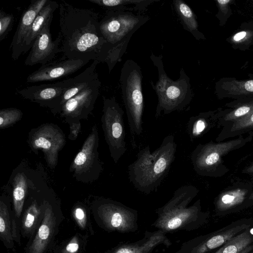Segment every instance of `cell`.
Masks as SVG:
<instances>
[{"label": "cell", "instance_id": "obj_1", "mask_svg": "<svg viewBox=\"0 0 253 253\" xmlns=\"http://www.w3.org/2000/svg\"><path fill=\"white\" fill-rule=\"evenodd\" d=\"M60 48L66 59L95 60L106 43L99 28V14L74 7L64 0L59 3Z\"/></svg>", "mask_w": 253, "mask_h": 253}, {"label": "cell", "instance_id": "obj_2", "mask_svg": "<svg viewBox=\"0 0 253 253\" xmlns=\"http://www.w3.org/2000/svg\"><path fill=\"white\" fill-rule=\"evenodd\" d=\"M176 149L174 137L169 134L153 152L149 145L140 150L136 159L128 166L129 182L142 193L149 194L156 191L169 171Z\"/></svg>", "mask_w": 253, "mask_h": 253}, {"label": "cell", "instance_id": "obj_3", "mask_svg": "<svg viewBox=\"0 0 253 253\" xmlns=\"http://www.w3.org/2000/svg\"><path fill=\"white\" fill-rule=\"evenodd\" d=\"M148 17L131 11H107L100 21L99 28L106 43L98 56L99 62H105L110 73L121 60L132 35L149 20Z\"/></svg>", "mask_w": 253, "mask_h": 253}, {"label": "cell", "instance_id": "obj_4", "mask_svg": "<svg viewBox=\"0 0 253 253\" xmlns=\"http://www.w3.org/2000/svg\"><path fill=\"white\" fill-rule=\"evenodd\" d=\"M150 58L158 71V81L155 85L151 84L158 96V102L155 117H159L163 112L168 114L174 111L184 110L192 99L190 79L181 68L180 77L173 81L166 74L162 61V56L151 53Z\"/></svg>", "mask_w": 253, "mask_h": 253}, {"label": "cell", "instance_id": "obj_5", "mask_svg": "<svg viewBox=\"0 0 253 253\" xmlns=\"http://www.w3.org/2000/svg\"><path fill=\"white\" fill-rule=\"evenodd\" d=\"M142 80L140 67L131 59L126 60L121 69L120 82L133 148L136 147L135 137L143 131Z\"/></svg>", "mask_w": 253, "mask_h": 253}, {"label": "cell", "instance_id": "obj_6", "mask_svg": "<svg viewBox=\"0 0 253 253\" xmlns=\"http://www.w3.org/2000/svg\"><path fill=\"white\" fill-rule=\"evenodd\" d=\"M253 133L241 135L227 141L199 144L192 151L191 160L195 172L200 175L221 177L229 169L224 164L223 157L232 151L239 149L252 141Z\"/></svg>", "mask_w": 253, "mask_h": 253}, {"label": "cell", "instance_id": "obj_7", "mask_svg": "<svg viewBox=\"0 0 253 253\" xmlns=\"http://www.w3.org/2000/svg\"><path fill=\"white\" fill-rule=\"evenodd\" d=\"M198 192L197 188L192 185L178 188L171 199L159 210L160 226L167 230L177 229L188 219L197 217L200 211V200L189 207L187 206Z\"/></svg>", "mask_w": 253, "mask_h": 253}, {"label": "cell", "instance_id": "obj_8", "mask_svg": "<svg viewBox=\"0 0 253 253\" xmlns=\"http://www.w3.org/2000/svg\"><path fill=\"white\" fill-rule=\"evenodd\" d=\"M101 123L110 155L115 164L126 151L124 112L115 97L103 96Z\"/></svg>", "mask_w": 253, "mask_h": 253}, {"label": "cell", "instance_id": "obj_9", "mask_svg": "<svg viewBox=\"0 0 253 253\" xmlns=\"http://www.w3.org/2000/svg\"><path fill=\"white\" fill-rule=\"evenodd\" d=\"M98 142L97 128L94 126L71 166L70 169L77 180L87 182L98 178L102 170L97 151Z\"/></svg>", "mask_w": 253, "mask_h": 253}, {"label": "cell", "instance_id": "obj_10", "mask_svg": "<svg viewBox=\"0 0 253 253\" xmlns=\"http://www.w3.org/2000/svg\"><path fill=\"white\" fill-rule=\"evenodd\" d=\"M101 82L95 78L84 89L68 100L62 106L60 114L69 124L80 123L86 119L94 108L99 94Z\"/></svg>", "mask_w": 253, "mask_h": 253}, {"label": "cell", "instance_id": "obj_11", "mask_svg": "<svg viewBox=\"0 0 253 253\" xmlns=\"http://www.w3.org/2000/svg\"><path fill=\"white\" fill-rule=\"evenodd\" d=\"M75 77L55 83L27 86L16 93L24 99L49 108L51 111L59 113V106L64 92L75 83Z\"/></svg>", "mask_w": 253, "mask_h": 253}, {"label": "cell", "instance_id": "obj_12", "mask_svg": "<svg viewBox=\"0 0 253 253\" xmlns=\"http://www.w3.org/2000/svg\"><path fill=\"white\" fill-rule=\"evenodd\" d=\"M30 142L32 148L42 150L50 168L56 165L58 153L65 144L62 132L51 125L42 126L32 134Z\"/></svg>", "mask_w": 253, "mask_h": 253}, {"label": "cell", "instance_id": "obj_13", "mask_svg": "<svg viewBox=\"0 0 253 253\" xmlns=\"http://www.w3.org/2000/svg\"><path fill=\"white\" fill-rule=\"evenodd\" d=\"M50 24H47L37 36L25 60V65H45L51 62L57 53L62 52L59 35L54 41L52 40Z\"/></svg>", "mask_w": 253, "mask_h": 253}, {"label": "cell", "instance_id": "obj_14", "mask_svg": "<svg viewBox=\"0 0 253 253\" xmlns=\"http://www.w3.org/2000/svg\"><path fill=\"white\" fill-rule=\"evenodd\" d=\"M88 61L65 59L61 61L50 62L41 66L30 74L26 79L28 83L53 81L76 72Z\"/></svg>", "mask_w": 253, "mask_h": 253}, {"label": "cell", "instance_id": "obj_15", "mask_svg": "<svg viewBox=\"0 0 253 253\" xmlns=\"http://www.w3.org/2000/svg\"><path fill=\"white\" fill-rule=\"evenodd\" d=\"M59 225V217L51 205L45 203L43 219L27 253H43L55 235Z\"/></svg>", "mask_w": 253, "mask_h": 253}, {"label": "cell", "instance_id": "obj_16", "mask_svg": "<svg viewBox=\"0 0 253 253\" xmlns=\"http://www.w3.org/2000/svg\"><path fill=\"white\" fill-rule=\"evenodd\" d=\"M253 191V183L238 181L226 188L216 197L215 208L217 211H225L242 206L253 204L249 198Z\"/></svg>", "mask_w": 253, "mask_h": 253}, {"label": "cell", "instance_id": "obj_17", "mask_svg": "<svg viewBox=\"0 0 253 253\" xmlns=\"http://www.w3.org/2000/svg\"><path fill=\"white\" fill-rule=\"evenodd\" d=\"M48 0H33L23 13L9 46L11 57L17 60L23 53L25 39L37 14Z\"/></svg>", "mask_w": 253, "mask_h": 253}, {"label": "cell", "instance_id": "obj_18", "mask_svg": "<svg viewBox=\"0 0 253 253\" xmlns=\"http://www.w3.org/2000/svg\"><path fill=\"white\" fill-rule=\"evenodd\" d=\"M99 211L105 223L112 229L126 231L133 225L134 212L120 203L104 200L100 205Z\"/></svg>", "mask_w": 253, "mask_h": 253}, {"label": "cell", "instance_id": "obj_19", "mask_svg": "<svg viewBox=\"0 0 253 253\" xmlns=\"http://www.w3.org/2000/svg\"><path fill=\"white\" fill-rule=\"evenodd\" d=\"M225 111H209L200 113L190 118L187 126V133L191 141L200 138L217 126L220 118Z\"/></svg>", "mask_w": 253, "mask_h": 253}, {"label": "cell", "instance_id": "obj_20", "mask_svg": "<svg viewBox=\"0 0 253 253\" xmlns=\"http://www.w3.org/2000/svg\"><path fill=\"white\" fill-rule=\"evenodd\" d=\"M59 7V4L55 1L48 0L35 19L25 39L23 53L31 49L37 36L44 27L51 24L53 13Z\"/></svg>", "mask_w": 253, "mask_h": 253}, {"label": "cell", "instance_id": "obj_21", "mask_svg": "<svg viewBox=\"0 0 253 253\" xmlns=\"http://www.w3.org/2000/svg\"><path fill=\"white\" fill-rule=\"evenodd\" d=\"M45 203L39 206L33 202L24 212L21 221V230L24 237L32 236L38 228L43 219Z\"/></svg>", "mask_w": 253, "mask_h": 253}, {"label": "cell", "instance_id": "obj_22", "mask_svg": "<svg viewBox=\"0 0 253 253\" xmlns=\"http://www.w3.org/2000/svg\"><path fill=\"white\" fill-rule=\"evenodd\" d=\"M99 63L97 60L93 61L92 64L86 68L79 75L75 76L76 80L74 84L68 88L63 93L59 109L60 112L62 106L68 100L77 95L85 88L95 78L98 77L96 72L97 65Z\"/></svg>", "mask_w": 253, "mask_h": 253}, {"label": "cell", "instance_id": "obj_23", "mask_svg": "<svg viewBox=\"0 0 253 253\" xmlns=\"http://www.w3.org/2000/svg\"><path fill=\"white\" fill-rule=\"evenodd\" d=\"M97 4L107 11H142L157 0H86Z\"/></svg>", "mask_w": 253, "mask_h": 253}, {"label": "cell", "instance_id": "obj_24", "mask_svg": "<svg viewBox=\"0 0 253 253\" xmlns=\"http://www.w3.org/2000/svg\"><path fill=\"white\" fill-rule=\"evenodd\" d=\"M250 133H253V112L245 117L222 127L215 140L223 141Z\"/></svg>", "mask_w": 253, "mask_h": 253}, {"label": "cell", "instance_id": "obj_25", "mask_svg": "<svg viewBox=\"0 0 253 253\" xmlns=\"http://www.w3.org/2000/svg\"><path fill=\"white\" fill-rule=\"evenodd\" d=\"M173 2L183 28L190 32L196 38H200V33L198 30L196 16L191 8L182 0H174Z\"/></svg>", "mask_w": 253, "mask_h": 253}, {"label": "cell", "instance_id": "obj_26", "mask_svg": "<svg viewBox=\"0 0 253 253\" xmlns=\"http://www.w3.org/2000/svg\"><path fill=\"white\" fill-rule=\"evenodd\" d=\"M245 228V226H236L223 232L218 233L211 237L197 250V253L205 252L224 245L236 235Z\"/></svg>", "mask_w": 253, "mask_h": 253}, {"label": "cell", "instance_id": "obj_27", "mask_svg": "<svg viewBox=\"0 0 253 253\" xmlns=\"http://www.w3.org/2000/svg\"><path fill=\"white\" fill-rule=\"evenodd\" d=\"M13 221L10 217L8 209L6 205L0 201V237L7 248L13 246Z\"/></svg>", "mask_w": 253, "mask_h": 253}, {"label": "cell", "instance_id": "obj_28", "mask_svg": "<svg viewBox=\"0 0 253 253\" xmlns=\"http://www.w3.org/2000/svg\"><path fill=\"white\" fill-rule=\"evenodd\" d=\"M253 236L249 230L235 236L215 253H239L250 245Z\"/></svg>", "mask_w": 253, "mask_h": 253}, {"label": "cell", "instance_id": "obj_29", "mask_svg": "<svg viewBox=\"0 0 253 253\" xmlns=\"http://www.w3.org/2000/svg\"><path fill=\"white\" fill-rule=\"evenodd\" d=\"M253 112V101L236 105L232 110H227L220 118L217 127H222L248 116Z\"/></svg>", "mask_w": 253, "mask_h": 253}, {"label": "cell", "instance_id": "obj_30", "mask_svg": "<svg viewBox=\"0 0 253 253\" xmlns=\"http://www.w3.org/2000/svg\"><path fill=\"white\" fill-rule=\"evenodd\" d=\"M27 189V182L25 177L22 174H18L15 177L13 198L15 215L19 219L21 214Z\"/></svg>", "mask_w": 253, "mask_h": 253}, {"label": "cell", "instance_id": "obj_31", "mask_svg": "<svg viewBox=\"0 0 253 253\" xmlns=\"http://www.w3.org/2000/svg\"><path fill=\"white\" fill-rule=\"evenodd\" d=\"M222 87L228 95L253 94V80L242 81L231 80L224 83Z\"/></svg>", "mask_w": 253, "mask_h": 253}, {"label": "cell", "instance_id": "obj_32", "mask_svg": "<svg viewBox=\"0 0 253 253\" xmlns=\"http://www.w3.org/2000/svg\"><path fill=\"white\" fill-rule=\"evenodd\" d=\"M22 112L18 109L9 108L0 111V127L3 128L13 124L21 119Z\"/></svg>", "mask_w": 253, "mask_h": 253}, {"label": "cell", "instance_id": "obj_33", "mask_svg": "<svg viewBox=\"0 0 253 253\" xmlns=\"http://www.w3.org/2000/svg\"><path fill=\"white\" fill-rule=\"evenodd\" d=\"M161 237L160 236L153 237V239L152 238L146 242L140 250L139 249L141 247L139 248H135L132 246H125L118 250L116 253H147L150 249L160 241Z\"/></svg>", "mask_w": 253, "mask_h": 253}, {"label": "cell", "instance_id": "obj_34", "mask_svg": "<svg viewBox=\"0 0 253 253\" xmlns=\"http://www.w3.org/2000/svg\"><path fill=\"white\" fill-rule=\"evenodd\" d=\"M14 21L12 14L0 11V41L4 40L11 31Z\"/></svg>", "mask_w": 253, "mask_h": 253}, {"label": "cell", "instance_id": "obj_35", "mask_svg": "<svg viewBox=\"0 0 253 253\" xmlns=\"http://www.w3.org/2000/svg\"><path fill=\"white\" fill-rule=\"evenodd\" d=\"M252 35L250 31H242L235 34L232 37V41L235 43L242 42L249 39Z\"/></svg>", "mask_w": 253, "mask_h": 253}, {"label": "cell", "instance_id": "obj_36", "mask_svg": "<svg viewBox=\"0 0 253 253\" xmlns=\"http://www.w3.org/2000/svg\"><path fill=\"white\" fill-rule=\"evenodd\" d=\"M70 125V134L69 135V138L71 140H75L77 137L80 129H81V124L78 123H72Z\"/></svg>", "mask_w": 253, "mask_h": 253}, {"label": "cell", "instance_id": "obj_37", "mask_svg": "<svg viewBox=\"0 0 253 253\" xmlns=\"http://www.w3.org/2000/svg\"><path fill=\"white\" fill-rule=\"evenodd\" d=\"M75 215L76 218L79 222V224L83 227L85 224V213L84 210L80 208L76 209L75 211Z\"/></svg>", "mask_w": 253, "mask_h": 253}, {"label": "cell", "instance_id": "obj_38", "mask_svg": "<svg viewBox=\"0 0 253 253\" xmlns=\"http://www.w3.org/2000/svg\"><path fill=\"white\" fill-rule=\"evenodd\" d=\"M79 248L78 243L76 241H73L67 245L64 253H76Z\"/></svg>", "mask_w": 253, "mask_h": 253}, {"label": "cell", "instance_id": "obj_39", "mask_svg": "<svg viewBox=\"0 0 253 253\" xmlns=\"http://www.w3.org/2000/svg\"><path fill=\"white\" fill-rule=\"evenodd\" d=\"M241 173L250 176L251 178V181L253 183V162L245 167L241 170Z\"/></svg>", "mask_w": 253, "mask_h": 253}, {"label": "cell", "instance_id": "obj_40", "mask_svg": "<svg viewBox=\"0 0 253 253\" xmlns=\"http://www.w3.org/2000/svg\"><path fill=\"white\" fill-rule=\"evenodd\" d=\"M232 1L231 0H218L216 2L222 11L225 12L228 9V4Z\"/></svg>", "mask_w": 253, "mask_h": 253}, {"label": "cell", "instance_id": "obj_41", "mask_svg": "<svg viewBox=\"0 0 253 253\" xmlns=\"http://www.w3.org/2000/svg\"><path fill=\"white\" fill-rule=\"evenodd\" d=\"M239 253H253V245H250Z\"/></svg>", "mask_w": 253, "mask_h": 253}, {"label": "cell", "instance_id": "obj_42", "mask_svg": "<svg viewBox=\"0 0 253 253\" xmlns=\"http://www.w3.org/2000/svg\"><path fill=\"white\" fill-rule=\"evenodd\" d=\"M249 199L250 201H253V191L252 193H251Z\"/></svg>", "mask_w": 253, "mask_h": 253}]
</instances>
